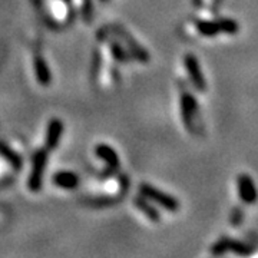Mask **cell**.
I'll list each match as a JSON object with an SVG mask.
<instances>
[{
	"label": "cell",
	"instance_id": "6da1fadb",
	"mask_svg": "<svg viewBox=\"0 0 258 258\" xmlns=\"http://www.w3.org/2000/svg\"><path fill=\"white\" fill-rule=\"evenodd\" d=\"M142 191L145 192L148 198H152V200H155L158 204H162L165 208L168 210H176L178 208V204L174 198H169L168 195L165 194H159L158 191H155L152 186H147V185H144L142 186Z\"/></svg>",
	"mask_w": 258,
	"mask_h": 258
},
{
	"label": "cell",
	"instance_id": "5b68a950",
	"mask_svg": "<svg viewBox=\"0 0 258 258\" xmlns=\"http://www.w3.org/2000/svg\"><path fill=\"white\" fill-rule=\"evenodd\" d=\"M55 181L60 186L68 188V186H74L76 184V176L72 174H59V175H56Z\"/></svg>",
	"mask_w": 258,
	"mask_h": 258
},
{
	"label": "cell",
	"instance_id": "277c9868",
	"mask_svg": "<svg viewBox=\"0 0 258 258\" xmlns=\"http://www.w3.org/2000/svg\"><path fill=\"white\" fill-rule=\"evenodd\" d=\"M98 154H99V157L105 158V161L109 164V165L113 168V165L116 166L118 165V159H116V154L112 151L111 148L108 147H101L98 149Z\"/></svg>",
	"mask_w": 258,
	"mask_h": 258
},
{
	"label": "cell",
	"instance_id": "7a4b0ae2",
	"mask_svg": "<svg viewBox=\"0 0 258 258\" xmlns=\"http://www.w3.org/2000/svg\"><path fill=\"white\" fill-rule=\"evenodd\" d=\"M185 60H186V68H188V72L191 75L194 85L197 86V89L204 91L205 89V83H204L203 76H201V72H200V66L197 63V60L194 59L192 56H186Z\"/></svg>",
	"mask_w": 258,
	"mask_h": 258
},
{
	"label": "cell",
	"instance_id": "3957f363",
	"mask_svg": "<svg viewBox=\"0 0 258 258\" xmlns=\"http://www.w3.org/2000/svg\"><path fill=\"white\" fill-rule=\"evenodd\" d=\"M238 185H240V195L242 197V200L248 204L254 203V201H255L257 194H255L254 184L249 181L248 176H245V175L240 176V179H238Z\"/></svg>",
	"mask_w": 258,
	"mask_h": 258
}]
</instances>
